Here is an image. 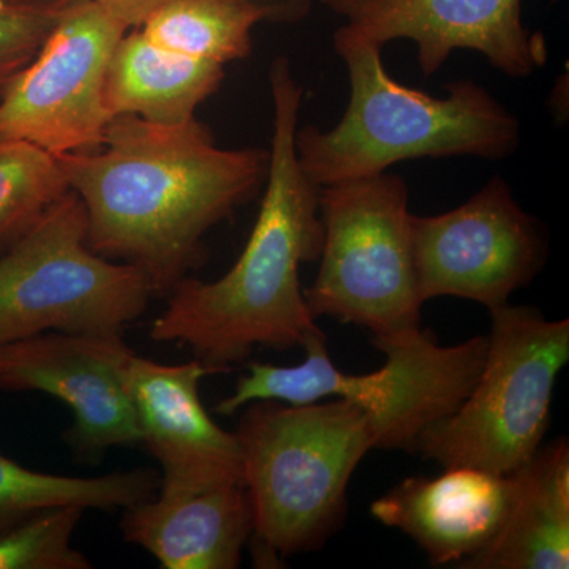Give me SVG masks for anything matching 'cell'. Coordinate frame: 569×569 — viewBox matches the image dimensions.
<instances>
[{
  "mask_svg": "<svg viewBox=\"0 0 569 569\" xmlns=\"http://www.w3.org/2000/svg\"><path fill=\"white\" fill-rule=\"evenodd\" d=\"M102 148L56 157L88 212L89 247L137 266L153 295L186 279L203 236L268 174L269 151L219 148L197 119L162 126L118 116Z\"/></svg>",
  "mask_w": 569,
  "mask_h": 569,
  "instance_id": "cell-1",
  "label": "cell"
},
{
  "mask_svg": "<svg viewBox=\"0 0 569 569\" xmlns=\"http://www.w3.org/2000/svg\"><path fill=\"white\" fill-rule=\"evenodd\" d=\"M274 118L266 190L249 241L233 268L213 282L182 279L152 323L156 342L189 347L213 373L246 361L254 348L288 350L320 331L299 279L320 260V187L296 156L301 84L279 56L269 70Z\"/></svg>",
  "mask_w": 569,
  "mask_h": 569,
  "instance_id": "cell-2",
  "label": "cell"
},
{
  "mask_svg": "<svg viewBox=\"0 0 569 569\" xmlns=\"http://www.w3.org/2000/svg\"><path fill=\"white\" fill-rule=\"evenodd\" d=\"M335 50L350 78L347 110L332 129L298 127L295 134L299 163L318 187L387 173L403 160H501L519 148L518 119L478 82H451L443 99L407 88L388 73L383 47L346 24L335 32Z\"/></svg>",
  "mask_w": 569,
  "mask_h": 569,
  "instance_id": "cell-3",
  "label": "cell"
},
{
  "mask_svg": "<svg viewBox=\"0 0 569 569\" xmlns=\"http://www.w3.org/2000/svg\"><path fill=\"white\" fill-rule=\"evenodd\" d=\"M239 419L257 563L323 548L347 515V490L377 436L366 411L343 399L288 406L260 400Z\"/></svg>",
  "mask_w": 569,
  "mask_h": 569,
  "instance_id": "cell-4",
  "label": "cell"
},
{
  "mask_svg": "<svg viewBox=\"0 0 569 569\" xmlns=\"http://www.w3.org/2000/svg\"><path fill=\"white\" fill-rule=\"evenodd\" d=\"M372 342L387 362L377 372L353 376L332 365L320 329L302 346L301 365L250 362L249 372L239 378L233 395L217 406V413L228 417L260 400L306 406L335 397L366 411L376 430L377 449L417 452L427 427L447 418L470 395L485 365L488 336L443 347L433 332L419 328Z\"/></svg>",
  "mask_w": 569,
  "mask_h": 569,
  "instance_id": "cell-5",
  "label": "cell"
},
{
  "mask_svg": "<svg viewBox=\"0 0 569 569\" xmlns=\"http://www.w3.org/2000/svg\"><path fill=\"white\" fill-rule=\"evenodd\" d=\"M490 317L477 383L451 415L427 427L417 452L443 468L511 475L533 459L549 430L553 388L569 359V320L509 302Z\"/></svg>",
  "mask_w": 569,
  "mask_h": 569,
  "instance_id": "cell-6",
  "label": "cell"
},
{
  "mask_svg": "<svg viewBox=\"0 0 569 569\" xmlns=\"http://www.w3.org/2000/svg\"><path fill=\"white\" fill-rule=\"evenodd\" d=\"M408 187L381 173L320 187V271L305 290L313 318L362 326L373 339L421 328Z\"/></svg>",
  "mask_w": 569,
  "mask_h": 569,
  "instance_id": "cell-7",
  "label": "cell"
},
{
  "mask_svg": "<svg viewBox=\"0 0 569 569\" xmlns=\"http://www.w3.org/2000/svg\"><path fill=\"white\" fill-rule=\"evenodd\" d=\"M151 296L137 266L89 247L88 212L70 190L0 253V343L51 331L122 336Z\"/></svg>",
  "mask_w": 569,
  "mask_h": 569,
  "instance_id": "cell-8",
  "label": "cell"
},
{
  "mask_svg": "<svg viewBox=\"0 0 569 569\" xmlns=\"http://www.w3.org/2000/svg\"><path fill=\"white\" fill-rule=\"evenodd\" d=\"M130 31L96 0L63 3L31 62L0 97V140L32 142L52 156L102 148L112 51Z\"/></svg>",
  "mask_w": 569,
  "mask_h": 569,
  "instance_id": "cell-9",
  "label": "cell"
},
{
  "mask_svg": "<svg viewBox=\"0 0 569 569\" xmlns=\"http://www.w3.org/2000/svg\"><path fill=\"white\" fill-rule=\"evenodd\" d=\"M411 234L425 302L455 296L497 309L538 276L549 254L541 223L501 176L452 211L413 213Z\"/></svg>",
  "mask_w": 569,
  "mask_h": 569,
  "instance_id": "cell-10",
  "label": "cell"
},
{
  "mask_svg": "<svg viewBox=\"0 0 569 569\" xmlns=\"http://www.w3.org/2000/svg\"><path fill=\"white\" fill-rule=\"evenodd\" d=\"M132 350L122 336L43 332L0 343V391H39L73 411L69 441L82 458L141 443V427L126 387Z\"/></svg>",
  "mask_w": 569,
  "mask_h": 569,
  "instance_id": "cell-11",
  "label": "cell"
},
{
  "mask_svg": "<svg viewBox=\"0 0 569 569\" xmlns=\"http://www.w3.org/2000/svg\"><path fill=\"white\" fill-rule=\"evenodd\" d=\"M356 36L385 44L411 40L422 73L433 74L456 50H473L493 69L522 80L548 59L541 33L527 31L522 0H318Z\"/></svg>",
  "mask_w": 569,
  "mask_h": 569,
  "instance_id": "cell-12",
  "label": "cell"
},
{
  "mask_svg": "<svg viewBox=\"0 0 569 569\" xmlns=\"http://www.w3.org/2000/svg\"><path fill=\"white\" fill-rule=\"evenodd\" d=\"M212 373L200 359L160 365L133 351L127 358V391L140 421L141 445L162 467L163 496L244 482L238 436L217 425L201 403V380Z\"/></svg>",
  "mask_w": 569,
  "mask_h": 569,
  "instance_id": "cell-13",
  "label": "cell"
},
{
  "mask_svg": "<svg viewBox=\"0 0 569 569\" xmlns=\"http://www.w3.org/2000/svg\"><path fill=\"white\" fill-rule=\"evenodd\" d=\"M520 470L496 475L445 468L407 478L370 507L373 518L415 539L432 565L462 563L497 537L518 493Z\"/></svg>",
  "mask_w": 569,
  "mask_h": 569,
  "instance_id": "cell-14",
  "label": "cell"
},
{
  "mask_svg": "<svg viewBox=\"0 0 569 569\" xmlns=\"http://www.w3.org/2000/svg\"><path fill=\"white\" fill-rule=\"evenodd\" d=\"M123 539L148 550L164 569H234L253 531L244 482L156 493L122 509Z\"/></svg>",
  "mask_w": 569,
  "mask_h": 569,
  "instance_id": "cell-15",
  "label": "cell"
},
{
  "mask_svg": "<svg viewBox=\"0 0 569 569\" xmlns=\"http://www.w3.org/2000/svg\"><path fill=\"white\" fill-rule=\"evenodd\" d=\"M459 568H569L568 438L539 448L520 468L518 493L497 537Z\"/></svg>",
  "mask_w": 569,
  "mask_h": 569,
  "instance_id": "cell-16",
  "label": "cell"
},
{
  "mask_svg": "<svg viewBox=\"0 0 569 569\" xmlns=\"http://www.w3.org/2000/svg\"><path fill=\"white\" fill-rule=\"evenodd\" d=\"M223 66L187 58L157 47L140 29L127 31L104 73L103 102L110 118L138 116L179 126L219 89Z\"/></svg>",
  "mask_w": 569,
  "mask_h": 569,
  "instance_id": "cell-17",
  "label": "cell"
},
{
  "mask_svg": "<svg viewBox=\"0 0 569 569\" xmlns=\"http://www.w3.org/2000/svg\"><path fill=\"white\" fill-rule=\"evenodd\" d=\"M160 489L151 468L96 478L41 473L0 455V533L44 509L80 505L114 511L148 500Z\"/></svg>",
  "mask_w": 569,
  "mask_h": 569,
  "instance_id": "cell-18",
  "label": "cell"
},
{
  "mask_svg": "<svg viewBox=\"0 0 569 569\" xmlns=\"http://www.w3.org/2000/svg\"><path fill=\"white\" fill-rule=\"evenodd\" d=\"M263 21L280 22L252 0H173L138 29L163 50L224 66L250 54L253 28Z\"/></svg>",
  "mask_w": 569,
  "mask_h": 569,
  "instance_id": "cell-19",
  "label": "cell"
},
{
  "mask_svg": "<svg viewBox=\"0 0 569 569\" xmlns=\"http://www.w3.org/2000/svg\"><path fill=\"white\" fill-rule=\"evenodd\" d=\"M69 192L58 157L32 142L0 140V253Z\"/></svg>",
  "mask_w": 569,
  "mask_h": 569,
  "instance_id": "cell-20",
  "label": "cell"
},
{
  "mask_svg": "<svg viewBox=\"0 0 569 569\" xmlns=\"http://www.w3.org/2000/svg\"><path fill=\"white\" fill-rule=\"evenodd\" d=\"M80 505L37 512L0 533V569H89L91 561L71 546L84 515Z\"/></svg>",
  "mask_w": 569,
  "mask_h": 569,
  "instance_id": "cell-21",
  "label": "cell"
},
{
  "mask_svg": "<svg viewBox=\"0 0 569 569\" xmlns=\"http://www.w3.org/2000/svg\"><path fill=\"white\" fill-rule=\"evenodd\" d=\"M61 7L41 0H0V97L39 52Z\"/></svg>",
  "mask_w": 569,
  "mask_h": 569,
  "instance_id": "cell-22",
  "label": "cell"
},
{
  "mask_svg": "<svg viewBox=\"0 0 569 569\" xmlns=\"http://www.w3.org/2000/svg\"><path fill=\"white\" fill-rule=\"evenodd\" d=\"M73 0H61V6ZM96 2L102 3L104 9L127 24V28L133 29L141 26L153 11L173 0H96ZM252 2L261 3L274 11L280 22H296L310 13L313 0H252Z\"/></svg>",
  "mask_w": 569,
  "mask_h": 569,
  "instance_id": "cell-23",
  "label": "cell"
},
{
  "mask_svg": "<svg viewBox=\"0 0 569 569\" xmlns=\"http://www.w3.org/2000/svg\"><path fill=\"white\" fill-rule=\"evenodd\" d=\"M41 2L54 3V6L61 7V0H41Z\"/></svg>",
  "mask_w": 569,
  "mask_h": 569,
  "instance_id": "cell-24",
  "label": "cell"
}]
</instances>
